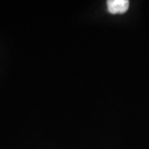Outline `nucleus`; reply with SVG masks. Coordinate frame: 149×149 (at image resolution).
<instances>
[{"label":"nucleus","mask_w":149,"mask_h":149,"mask_svg":"<svg viewBox=\"0 0 149 149\" xmlns=\"http://www.w3.org/2000/svg\"><path fill=\"white\" fill-rule=\"evenodd\" d=\"M129 8L128 0H109L108 1V10L111 14L125 13Z\"/></svg>","instance_id":"f257e3e1"}]
</instances>
